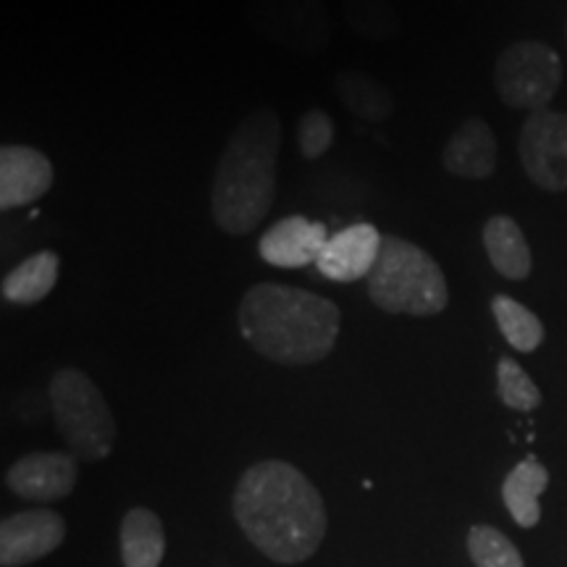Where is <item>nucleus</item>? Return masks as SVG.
<instances>
[{
	"label": "nucleus",
	"instance_id": "obj_1",
	"mask_svg": "<svg viewBox=\"0 0 567 567\" xmlns=\"http://www.w3.org/2000/svg\"><path fill=\"white\" fill-rule=\"evenodd\" d=\"M234 517L255 547L284 565L313 557L326 536L321 494L284 460L247 467L234 492Z\"/></svg>",
	"mask_w": 567,
	"mask_h": 567
},
{
	"label": "nucleus",
	"instance_id": "obj_3",
	"mask_svg": "<svg viewBox=\"0 0 567 567\" xmlns=\"http://www.w3.org/2000/svg\"><path fill=\"white\" fill-rule=\"evenodd\" d=\"M281 153L279 113L252 109L226 140L210 187V213L218 229L245 237L264 224L276 197Z\"/></svg>",
	"mask_w": 567,
	"mask_h": 567
},
{
	"label": "nucleus",
	"instance_id": "obj_15",
	"mask_svg": "<svg viewBox=\"0 0 567 567\" xmlns=\"http://www.w3.org/2000/svg\"><path fill=\"white\" fill-rule=\"evenodd\" d=\"M484 247L494 271L509 281H523L534 268V255H530L528 239L515 218L492 216L484 224Z\"/></svg>",
	"mask_w": 567,
	"mask_h": 567
},
{
	"label": "nucleus",
	"instance_id": "obj_13",
	"mask_svg": "<svg viewBox=\"0 0 567 567\" xmlns=\"http://www.w3.org/2000/svg\"><path fill=\"white\" fill-rule=\"evenodd\" d=\"M381 243H384V237H381L373 224L347 226V229L334 234V237L326 243L321 258H318L316 264L318 271H321L326 279L339 284L368 279L375 260H379Z\"/></svg>",
	"mask_w": 567,
	"mask_h": 567
},
{
	"label": "nucleus",
	"instance_id": "obj_9",
	"mask_svg": "<svg viewBox=\"0 0 567 567\" xmlns=\"http://www.w3.org/2000/svg\"><path fill=\"white\" fill-rule=\"evenodd\" d=\"M66 523L55 509H24L0 526V565L21 567L61 547Z\"/></svg>",
	"mask_w": 567,
	"mask_h": 567
},
{
	"label": "nucleus",
	"instance_id": "obj_24",
	"mask_svg": "<svg viewBox=\"0 0 567 567\" xmlns=\"http://www.w3.org/2000/svg\"><path fill=\"white\" fill-rule=\"evenodd\" d=\"M334 145V122L321 109L305 111L297 122V147L305 161H318Z\"/></svg>",
	"mask_w": 567,
	"mask_h": 567
},
{
	"label": "nucleus",
	"instance_id": "obj_14",
	"mask_svg": "<svg viewBox=\"0 0 567 567\" xmlns=\"http://www.w3.org/2000/svg\"><path fill=\"white\" fill-rule=\"evenodd\" d=\"M442 166L457 179H488L496 172V137L492 126L478 116L463 122L446 142Z\"/></svg>",
	"mask_w": 567,
	"mask_h": 567
},
{
	"label": "nucleus",
	"instance_id": "obj_8",
	"mask_svg": "<svg viewBox=\"0 0 567 567\" xmlns=\"http://www.w3.org/2000/svg\"><path fill=\"white\" fill-rule=\"evenodd\" d=\"M523 172L547 193H567V113L536 111L523 124L520 140Z\"/></svg>",
	"mask_w": 567,
	"mask_h": 567
},
{
	"label": "nucleus",
	"instance_id": "obj_7",
	"mask_svg": "<svg viewBox=\"0 0 567 567\" xmlns=\"http://www.w3.org/2000/svg\"><path fill=\"white\" fill-rule=\"evenodd\" d=\"M247 19L276 45L321 53L331 40V19L321 0H247Z\"/></svg>",
	"mask_w": 567,
	"mask_h": 567
},
{
	"label": "nucleus",
	"instance_id": "obj_5",
	"mask_svg": "<svg viewBox=\"0 0 567 567\" xmlns=\"http://www.w3.org/2000/svg\"><path fill=\"white\" fill-rule=\"evenodd\" d=\"M51 408L63 442L76 460H105L116 444V417L95 381L80 368H61L53 373Z\"/></svg>",
	"mask_w": 567,
	"mask_h": 567
},
{
	"label": "nucleus",
	"instance_id": "obj_21",
	"mask_svg": "<svg viewBox=\"0 0 567 567\" xmlns=\"http://www.w3.org/2000/svg\"><path fill=\"white\" fill-rule=\"evenodd\" d=\"M344 17L365 40H392L400 32V17L389 0H344Z\"/></svg>",
	"mask_w": 567,
	"mask_h": 567
},
{
	"label": "nucleus",
	"instance_id": "obj_23",
	"mask_svg": "<svg viewBox=\"0 0 567 567\" xmlns=\"http://www.w3.org/2000/svg\"><path fill=\"white\" fill-rule=\"evenodd\" d=\"M496 389H499L502 402L507 408L520 410V413H530V410L542 405L538 386L513 358H502L499 365H496Z\"/></svg>",
	"mask_w": 567,
	"mask_h": 567
},
{
	"label": "nucleus",
	"instance_id": "obj_10",
	"mask_svg": "<svg viewBox=\"0 0 567 567\" xmlns=\"http://www.w3.org/2000/svg\"><path fill=\"white\" fill-rule=\"evenodd\" d=\"M6 484L32 502L63 499L76 486V457L71 452H32L9 467Z\"/></svg>",
	"mask_w": 567,
	"mask_h": 567
},
{
	"label": "nucleus",
	"instance_id": "obj_17",
	"mask_svg": "<svg viewBox=\"0 0 567 567\" xmlns=\"http://www.w3.org/2000/svg\"><path fill=\"white\" fill-rule=\"evenodd\" d=\"M55 281H59V255L40 250L3 276L0 295L11 305H34L53 292Z\"/></svg>",
	"mask_w": 567,
	"mask_h": 567
},
{
	"label": "nucleus",
	"instance_id": "obj_12",
	"mask_svg": "<svg viewBox=\"0 0 567 567\" xmlns=\"http://www.w3.org/2000/svg\"><path fill=\"white\" fill-rule=\"evenodd\" d=\"M326 224L310 221L305 216H289L276 221L258 243L260 258L274 268H305L313 266L321 258L326 243H329Z\"/></svg>",
	"mask_w": 567,
	"mask_h": 567
},
{
	"label": "nucleus",
	"instance_id": "obj_19",
	"mask_svg": "<svg viewBox=\"0 0 567 567\" xmlns=\"http://www.w3.org/2000/svg\"><path fill=\"white\" fill-rule=\"evenodd\" d=\"M334 90L339 101L365 122H384L394 113L392 92L363 71H339L334 76Z\"/></svg>",
	"mask_w": 567,
	"mask_h": 567
},
{
	"label": "nucleus",
	"instance_id": "obj_11",
	"mask_svg": "<svg viewBox=\"0 0 567 567\" xmlns=\"http://www.w3.org/2000/svg\"><path fill=\"white\" fill-rule=\"evenodd\" d=\"M53 163L38 147L3 145L0 151V208L11 210L40 200L53 187Z\"/></svg>",
	"mask_w": 567,
	"mask_h": 567
},
{
	"label": "nucleus",
	"instance_id": "obj_2",
	"mask_svg": "<svg viewBox=\"0 0 567 567\" xmlns=\"http://www.w3.org/2000/svg\"><path fill=\"white\" fill-rule=\"evenodd\" d=\"M237 318L239 331L255 352L292 368L329 358L342 329V310L337 302L274 281L247 289Z\"/></svg>",
	"mask_w": 567,
	"mask_h": 567
},
{
	"label": "nucleus",
	"instance_id": "obj_16",
	"mask_svg": "<svg viewBox=\"0 0 567 567\" xmlns=\"http://www.w3.org/2000/svg\"><path fill=\"white\" fill-rule=\"evenodd\" d=\"M549 486V471L536 457H526L507 473L502 484V499L515 517L517 526L534 528L542 520V505L538 496Z\"/></svg>",
	"mask_w": 567,
	"mask_h": 567
},
{
	"label": "nucleus",
	"instance_id": "obj_6",
	"mask_svg": "<svg viewBox=\"0 0 567 567\" xmlns=\"http://www.w3.org/2000/svg\"><path fill=\"white\" fill-rule=\"evenodd\" d=\"M494 87L509 109L544 111L563 87V61L547 42H513L494 63Z\"/></svg>",
	"mask_w": 567,
	"mask_h": 567
},
{
	"label": "nucleus",
	"instance_id": "obj_18",
	"mask_svg": "<svg viewBox=\"0 0 567 567\" xmlns=\"http://www.w3.org/2000/svg\"><path fill=\"white\" fill-rule=\"evenodd\" d=\"M163 551H166V536L158 515L145 507L130 509L122 523L124 567H158Z\"/></svg>",
	"mask_w": 567,
	"mask_h": 567
},
{
	"label": "nucleus",
	"instance_id": "obj_25",
	"mask_svg": "<svg viewBox=\"0 0 567 567\" xmlns=\"http://www.w3.org/2000/svg\"><path fill=\"white\" fill-rule=\"evenodd\" d=\"M565 34H567V27H565Z\"/></svg>",
	"mask_w": 567,
	"mask_h": 567
},
{
	"label": "nucleus",
	"instance_id": "obj_4",
	"mask_svg": "<svg viewBox=\"0 0 567 567\" xmlns=\"http://www.w3.org/2000/svg\"><path fill=\"white\" fill-rule=\"evenodd\" d=\"M368 297L389 316H439L450 305L442 266L423 247L402 237H384L375 266L368 274Z\"/></svg>",
	"mask_w": 567,
	"mask_h": 567
},
{
	"label": "nucleus",
	"instance_id": "obj_22",
	"mask_svg": "<svg viewBox=\"0 0 567 567\" xmlns=\"http://www.w3.org/2000/svg\"><path fill=\"white\" fill-rule=\"evenodd\" d=\"M467 551L476 567H523L520 551L509 538L492 526H473Z\"/></svg>",
	"mask_w": 567,
	"mask_h": 567
},
{
	"label": "nucleus",
	"instance_id": "obj_20",
	"mask_svg": "<svg viewBox=\"0 0 567 567\" xmlns=\"http://www.w3.org/2000/svg\"><path fill=\"white\" fill-rule=\"evenodd\" d=\"M492 313L499 323L502 337L517 352H534L544 342V323L536 313H530L523 302L507 295H496L492 300Z\"/></svg>",
	"mask_w": 567,
	"mask_h": 567
}]
</instances>
